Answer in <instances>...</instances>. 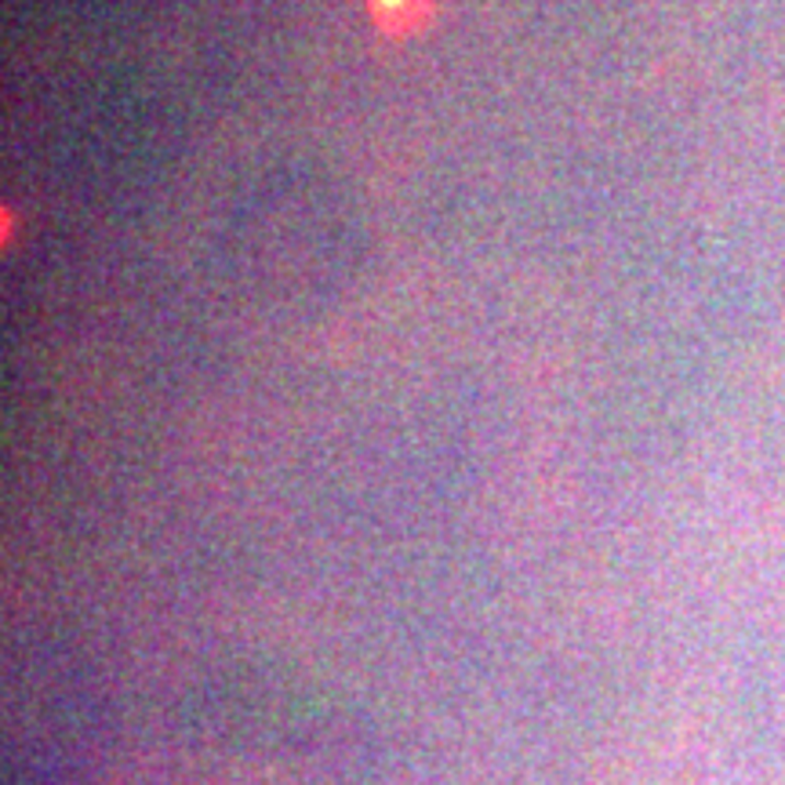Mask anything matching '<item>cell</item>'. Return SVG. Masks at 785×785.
<instances>
[{"label":"cell","instance_id":"6da1fadb","mask_svg":"<svg viewBox=\"0 0 785 785\" xmlns=\"http://www.w3.org/2000/svg\"><path fill=\"white\" fill-rule=\"evenodd\" d=\"M367 4H372L378 26H386L389 33L422 26V19L430 15V0H367Z\"/></svg>","mask_w":785,"mask_h":785}]
</instances>
